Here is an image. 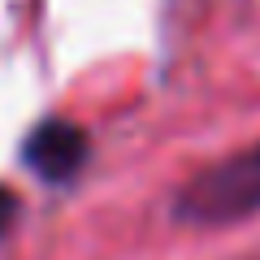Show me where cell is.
Instances as JSON below:
<instances>
[{
	"instance_id": "3957f363",
	"label": "cell",
	"mask_w": 260,
	"mask_h": 260,
	"mask_svg": "<svg viewBox=\"0 0 260 260\" xmlns=\"http://www.w3.org/2000/svg\"><path fill=\"white\" fill-rule=\"evenodd\" d=\"M18 213H22V200L0 182V243H5V234H9V225L18 221Z\"/></svg>"
},
{
	"instance_id": "6da1fadb",
	"label": "cell",
	"mask_w": 260,
	"mask_h": 260,
	"mask_svg": "<svg viewBox=\"0 0 260 260\" xmlns=\"http://www.w3.org/2000/svg\"><path fill=\"white\" fill-rule=\"evenodd\" d=\"M260 213V139L195 169L169 200V217L191 230H225Z\"/></svg>"
},
{
	"instance_id": "7a4b0ae2",
	"label": "cell",
	"mask_w": 260,
	"mask_h": 260,
	"mask_svg": "<svg viewBox=\"0 0 260 260\" xmlns=\"http://www.w3.org/2000/svg\"><path fill=\"white\" fill-rule=\"evenodd\" d=\"M18 156L44 186H61L65 191V186H74L83 178L87 160H91V139L70 117H44L26 130Z\"/></svg>"
}]
</instances>
